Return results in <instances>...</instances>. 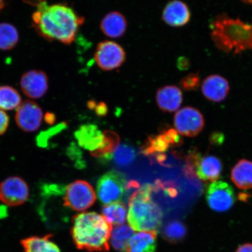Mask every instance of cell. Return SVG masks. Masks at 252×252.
<instances>
[{
	"label": "cell",
	"instance_id": "6da1fadb",
	"mask_svg": "<svg viewBox=\"0 0 252 252\" xmlns=\"http://www.w3.org/2000/svg\"><path fill=\"white\" fill-rule=\"evenodd\" d=\"M33 25L37 33L47 40H57L65 45L73 43L79 27L84 18L64 4L48 6L40 3L32 16Z\"/></svg>",
	"mask_w": 252,
	"mask_h": 252
},
{
	"label": "cell",
	"instance_id": "7a4b0ae2",
	"mask_svg": "<svg viewBox=\"0 0 252 252\" xmlns=\"http://www.w3.org/2000/svg\"><path fill=\"white\" fill-rule=\"evenodd\" d=\"M112 225L103 216L94 212L84 213L72 219L71 235L80 250L108 252Z\"/></svg>",
	"mask_w": 252,
	"mask_h": 252
},
{
	"label": "cell",
	"instance_id": "3957f363",
	"mask_svg": "<svg viewBox=\"0 0 252 252\" xmlns=\"http://www.w3.org/2000/svg\"><path fill=\"white\" fill-rule=\"evenodd\" d=\"M210 29L212 39L220 51L239 55L252 50V23L222 14L211 23Z\"/></svg>",
	"mask_w": 252,
	"mask_h": 252
},
{
	"label": "cell",
	"instance_id": "277c9868",
	"mask_svg": "<svg viewBox=\"0 0 252 252\" xmlns=\"http://www.w3.org/2000/svg\"><path fill=\"white\" fill-rule=\"evenodd\" d=\"M156 186L146 184L135 191L128 201L127 220L134 231H157L161 225L163 213L152 200Z\"/></svg>",
	"mask_w": 252,
	"mask_h": 252
},
{
	"label": "cell",
	"instance_id": "5b68a950",
	"mask_svg": "<svg viewBox=\"0 0 252 252\" xmlns=\"http://www.w3.org/2000/svg\"><path fill=\"white\" fill-rule=\"evenodd\" d=\"M127 183L122 173L111 171L105 173L96 185L97 197L105 204L121 200L127 190Z\"/></svg>",
	"mask_w": 252,
	"mask_h": 252
},
{
	"label": "cell",
	"instance_id": "8992f818",
	"mask_svg": "<svg viewBox=\"0 0 252 252\" xmlns=\"http://www.w3.org/2000/svg\"><path fill=\"white\" fill-rule=\"evenodd\" d=\"M64 205L72 210L83 212L93 206L96 195L92 186L86 181H76L66 188Z\"/></svg>",
	"mask_w": 252,
	"mask_h": 252
},
{
	"label": "cell",
	"instance_id": "52a82bcc",
	"mask_svg": "<svg viewBox=\"0 0 252 252\" xmlns=\"http://www.w3.org/2000/svg\"><path fill=\"white\" fill-rule=\"evenodd\" d=\"M126 55L123 47L113 41L105 40L97 45L94 59L99 68L112 71L121 67L126 61Z\"/></svg>",
	"mask_w": 252,
	"mask_h": 252
},
{
	"label": "cell",
	"instance_id": "ba28073f",
	"mask_svg": "<svg viewBox=\"0 0 252 252\" xmlns=\"http://www.w3.org/2000/svg\"><path fill=\"white\" fill-rule=\"evenodd\" d=\"M206 198L210 209L220 213L231 209L235 201L234 189L223 181L210 184L207 189Z\"/></svg>",
	"mask_w": 252,
	"mask_h": 252
},
{
	"label": "cell",
	"instance_id": "9c48e42d",
	"mask_svg": "<svg viewBox=\"0 0 252 252\" xmlns=\"http://www.w3.org/2000/svg\"><path fill=\"white\" fill-rule=\"evenodd\" d=\"M29 196L27 182L18 176L8 178L0 184V200L7 206H20L26 202Z\"/></svg>",
	"mask_w": 252,
	"mask_h": 252
},
{
	"label": "cell",
	"instance_id": "30bf717a",
	"mask_svg": "<svg viewBox=\"0 0 252 252\" xmlns=\"http://www.w3.org/2000/svg\"><path fill=\"white\" fill-rule=\"evenodd\" d=\"M174 125L178 133L184 136L193 137L202 131L204 119L199 110L193 107L187 106L176 112Z\"/></svg>",
	"mask_w": 252,
	"mask_h": 252
},
{
	"label": "cell",
	"instance_id": "8fae6325",
	"mask_svg": "<svg viewBox=\"0 0 252 252\" xmlns=\"http://www.w3.org/2000/svg\"><path fill=\"white\" fill-rule=\"evenodd\" d=\"M43 119L40 107L30 100H25L17 109L15 121L19 127L25 132L35 131L40 127Z\"/></svg>",
	"mask_w": 252,
	"mask_h": 252
},
{
	"label": "cell",
	"instance_id": "7c38bea8",
	"mask_svg": "<svg viewBox=\"0 0 252 252\" xmlns=\"http://www.w3.org/2000/svg\"><path fill=\"white\" fill-rule=\"evenodd\" d=\"M182 143L178 131L171 128L159 135L150 136L144 145L142 153L146 156L163 154L170 147H177Z\"/></svg>",
	"mask_w": 252,
	"mask_h": 252
},
{
	"label": "cell",
	"instance_id": "4fadbf2b",
	"mask_svg": "<svg viewBox=\"0 0 252 252\" xmlns=\"http://www.w3.org/2000/svg\"><path fill=\"white\" fill-rule=\"evenodd\" d=\"M190 162L196 171V175L204 182H216L221 174L222 165L220 160L214 156L201 157L196 154L190 158Z\"/></svg>",
	"mask_w": 252,
	"mask_h": 252
},
{
	"label": "cell",
	"instance_id": "5bb4252c",
	"mask_svg": "<svg viewBox=\"0 0 252 252\" xmlns=\"http://www.w3.org/2000/svg\"><path fill=\"white\" fill-rule=\"evenodd\" d=\"M49 80L45 72L31 70L21 77L20 85L24 94L31 99H39L46 93Z\"/></svg>",
	"mask_w": 252,
	"mask_h": 252
},
{
	"label": "cell",
	"instance_id": "9a60e30c",
	"mask_svg": "<svg viewBox=\"0 0 252 252\" xmlns=\"http://www.w3.org/2000/svg\"><path fill=\"white\" fill-rule=\"evenodd\" d=\"M229 84L226 79L214 74L205 78L201 84L204 96L210 101L220 102L225 100L229 92Z\"/></svg>",
	"mask_w": 252,
	"mask_h": 252
},
{
	"label": "cell",
	"instance_id": "2e32d148",
	"mask_svg": "<svg viewBox=\"0 0 252 252\" xmlns=\"http://www.w3.org/2000/svg\"><path fill=\"white\" fill-rule=\"evenodd\" d=\"M191 18L190 9L180 0L169 1L163 9L162 19L164 23L172 27H181L187 25Z\"/></svg>",
	"mask_w": 252,
	"mask_h": 252
},
{
	"label": "cell",
	"instance_id": "e0dca14e",
	"mask_svg": "<svg viewBox=\"0 0 252 252\" xmlns=\"http://www.w3.org/2000/svg\"><path fill=\"white\" fill-rule=\"evenodd\" d=\"M75 138L79 146L86 150L93 151L99 149L103 142V134L97 126L88 124L81 126L75 132Z\"/></svg>",
	"mask_w": 252,
	"mask_h": 252
},
{
	"label": "cell",
	"instance_id": "ac0fdd59",
	"mask_svg": "<svg viewBox=\"0 0 252 252\" xmlns=\"http://www.w3.org/2000/svg\"><path fill=\"white\" fill-rule=\"evenodd\" d=\"M159 108L163 111H176L183 101V94L180 88L175 86H166L159 88L156 94Z\"/></svg>",
	"mask_w": 252,
	"mask_h": 252
},
{
	"label": "cell",
	"instance_id": "d6986e66",
	"mask_svg": "<svg viewBox=\"0 0 252 252\" xmlns=\"http://www.w3.org/2000/svg\"><path fill=\"white\" fill-rule=\"evenodd\" d=\"M100 30L110 38H119L124 35L127 28L125 16L118 11L107 14L100 23Z\"/></svg>",
	"mask_w": 252,
	"mask_h": 252
},
{
	"label": "cell",
	"instance_id": "ffe728a7",
	"mask_svg": "<svg viewBox=\"0 0 252 252\" xmlns=\"http://www.w3.org/2000/svg\"><path fill=\"white\" fill-rule=\"evenodd\" d=\"M157 231L140 232L133 235L125 252H156Z\"/></svg>",
	"mask_w": 252,
	"mask_h": 252
},
{
	"label": "cell",
	"instance_id": "44dd1931",
	"mask_svg": "<svg viewBox=\"0 0 252 252\" xmlns=\"http://www.w3.org/2000/svg\"><path fill=\"white\" fill-rule=\"evenodd\" d=\"M231 180L242 190L252 188V162L245 159L239 160L231 171Z\"/></svg>",
	"mask_w": 252,
	"mask_h": 252
},
{
	"label": "cell",
	"instance_id": "7402d4cb",
	"mask_svg": "<svg viewBox=\"0 0 252 252\" xmlns=\"http://www.w3.org/2000/svg\"><path fill=\"white\" fill-rule=\"evenodd\" d=\"M50 235L32 236L21 241L24 252H61L58 245L50 241Z\"/></svg>",
	"mask_w": 252,
	"mask_h": 252
},
{
	"label": "cell",
	"instance_id": "603a6c76",
	"mask_svg": "<svg viewBox=\"0 0 252 252\" xmlns=\"http://www.w3.org/2000/svg\"><path fill=\"white\" fill-rule=\"evenodd\" d=\"M103 142L99 149L91 151V154L98 158L109 160L113 158V154L119 147L120 138L115 131H104Z\"/></svg>",
	"mask_w": 252,
	"mask_h": 252
},
{
	"label": "cell",
	"instance_id": "cb8c5ba5",
	"mask_svg": "<svg viewBox=\"0 0 252 252\" xmlns=\"http://www.w3.org/2000/svg\"><path fill=\"white\" fill-rule=\"evenodd\" d=\"M134 235V231L130 226L125 224L116 225L112 229L110 235V244L115 250L125 252Z\"/></svg>",
	"mask_w": 252,
	"mask_h": 252
},
{
	"label": "cell",
	"instance_id": "d4e9b609",
	"mask_svg": "<svg viewBox=\"0 0 252 252\" xmlns=\"http://www.w3.org/2000/svg\"><path fill=\"white\" fill-rule=\"evenodd\" d=\"M103 216L112 225L124 224L127 216L125 205L121 201L105 205L102 208Z\"/></svg>",
	"mask_w": 252,
	"mask_h": 252
},
{
	"label": "cell",
	"instance_id": "484cf974",
	"mask_svg": "<svg viewBox=\"0 0 252 252\" xmlns=\"http://www.w3.org/2000/svg\"><path fill=\"white\" fill-rule=\"evenodd\" d=\"M21 104V97L18 91L10 86L0 87V109L12 110Z\"/></svg>",
	"mask_w": 252,
	"mask_h": 252
},
{
	"label": "cell",
	"instance_id": "4316f807",
	"mask_svg": "<svg viewBox=\"0 0 252 252\" xmlns=\"http://www.w3.org/2000/svg\"><path fill=\"white\" fill-rule=\"evenodd\" d=\"M18 31L11 24H0V49L11 50L18 42Z\"/></svg>",
	"mask_w": 252,
	"mask_h": 252
},
{
	"label": "cell",
	"instance_id": "83f0119b",
	"mask_svg": "<svg viewBox=\"0 0 252 252\" xmlns=\"http://www.w3.org/2000/svg\"><path fill=\"white\" fill-rule=\"evenodd\" d=\"M115 162L120 166L131 164L135 158V151L128 145H121L115 151L113 156Z\"/></svg>",
	"mask_w": 252,
	"mask_h": 252
},
{
	"label": "cell",
	"instance_id": "f1b7e54d",
	"mask_svg": "<svg viewBox=\"0 0 252 252\" xmlns=\"http://www.w3.org/2000/svg\"><path fill=\"white\" fill-rule=\"evenodd\" d=\"M186 234L184 225L179 222H173L167 226L165 235L169 240L175 241L182 239Z\"/></svg>",
	"mask_w": 252,
	"mask_h": 252
},
{
	"label": "cell",
	"instance_id": "f546056e",
	"mask_svg": "<svg viewBox=\"0 0 252 252\" xmlns=\"http://www.w3.org/2000/svg\"><path fill=\"white\" fill-rule=\"evenodd\" d=\"M179 84L185 91H196L200 86V75L198 72L189 74L182 79Z\"/></svg>",
	"mask_w": 252,
	"mask_h": 252
},
{
	"label": "cell",
	"instance_id": "4dcf8cb0",
	"mask_svg": "<svg viewBox=\"0 0 252 252\" xmlns=\"http://www.w3.org/2000/svg\"><path fill=\"white\" fill-rule=\"evenodd\" d=\"M9 125V118L7 113L0 109V135L7 131Z\"/></svg>",
	"mask_w": 252,
	"mask_h": 252
},
{
	"label": "cell",
	"instance_id": "1f68e13d",
	"mask_svg": "<svg viewBox=\"0 0 252 252\" xmlns=\"http://www.w3.org/2000/svg\"><path fill=\"white\" fill-rule=\"evenodd\" d=\"M94 110H95L97 115L99 116H106L108 113V106H107L105 103L103 102L96 103Z\"/></svg>",
	"mask_w": 252,
	"mask_h": 252
},
{
	"label": "cell",
	"instance_id": "d6a6232c",
	"mask_svg": "<svg viewBox=\"0 0 252 252\" xmlns=\"http://www.w3.org/2000/svg\"><path fill=\"white\" fill-rule=\"evenodd\" d=\"M190 62L185 57H181L178 60L177 67L179 70L182 71L187 70L190 67Z\"/></svg>",
	"mask_w": 252,
	"mask_h": 252
},
{
	"label": "cell",
	"instance_id": "836d02e7",
	"mask_svg": "<svg viewBox=\"0 0 252 252\" xmlns=\"http://www.w3.org/2000/svg\"><path fill=\"white\" fill-rule=\"evenodd\" d=\"M236 252H252V244H247L242 245Z\"/></svg>",
	"mask_w": 252,
	"mask_h": 252
},
{
	"label": "cell",
	"instance_id": "e575fe53",
	"mask_svg": "<svg viewBox=\"0 0 252 252\" xmlns=\"http://www.w3.org/2000/svg\"><path fill=\"white\" fill-rule=\"evenodd\" d=\"M56 118L54 114L51 113H47L45 116V121L48 124H52L55 121Z\"/></svg>",
	"mask_w": 252,
	"mask_h": 252
},
{
	"label": "cell",
	"instance_id": "d590c367",
	"mask_svg": "<svg viewBox=\"0 0 252 252\" xmlns=\"http://www.w3.org/2000/svg\"><path fill=\"white\" fill-rule=\"evenodd\" d=\"M25 1H27L28 2L31 3V2H34V3H37V5H39L40 4V3L43 2L44 0H25Z\"/></svg>",
	"mask_w": 252,
	"mask_h": 252
},
{
	"label": "cell",
	"instance_id": "8d00e7d4",
	"mask_svg": "<svg viewBox=\"0 0 252 252\" xmlns=\"http://www.w3.org/2000/svg\"><path fill=\"white\" fill-rule=\"evenodd\" d=\"M4 0H0V11L4 7Z\"/></svg>",
	"mask_w": 252,
	"mask_h": 252
},
{
	"label": "cell",
	"instance_id": "74e56055",
	"mask_svg": "<svg viewBox=\"0 0 252 252\" xmlns=\"http://www.w3.org/2000/svg\"><path fill=\"white\" fill-rule=\"evenodd\" d=\"M242 1L247 3V4H252V0H242Z\"/></svg>",
	"mask_w": 252,
	"mask_h": 252
}]
</instances>
